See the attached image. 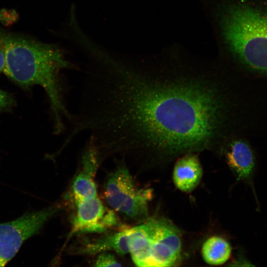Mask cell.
Here are the masks:
<instances>
[{
    "mask_svg": "<svg viewBox=\"0 0 267 267\" xmlns=\"http://www.w3.org/2000/svg\"><path fill=\"white\" fill-rule=\"evenodd\" d=\"M225 160L237 179L247 181L253 188L255 159L249 144L240 139L232 141L226 149Z\"/></svg>",
    "mask_w": 267,
    "mask_h": 267,
    "instance_id": "9",
    "label": "cell"
},
{
    "mask_svg": "<svg viewBox=\"0 0 267 267\" xmlns=\"http://www.w3.org/2000/svg\"><path fill=\"white\" fill-rule=\"evenodd\" d=\"M0 44L5 54V74L23 88L41 86L49 100L53 133L55 134L64 133L73 114L66 105L61 72L74 68V65L55 45L1 29Z\"/></svg>",
    "mask_w": 267,
    "mask_h": 267,
    "instance_id": "2",
    "label": "cell"
},
{
    "mask_svg": "<svg viewBox=\"0 0 267 267\" xmlns=\"http://www.w3.org/2000/svg\"><path fill=\"white\" fill-rule=\"evenodd\" d=\"M151 190L138 188L123 159L107 177L104 185L106 200L115 211L134 220L145 218Z\"/></svg>",
    "mask_w": 267,
    "mask_h": 267,
    "instance_id": "5",
    "label": "cell"
},
{
    "mask_svg": "<svg viewBox=\"0 0 267 267\" xmlns=\"http://www.w3.org/2000/svg\"><path fill=\"white\" fill-rule=\"evenodd\" d=\"M57 210L55 206L50 207L0 223V267L12 259L23 243L38 233Z\"/></svg>",
    "mask_w": 267,
    "mask_h": 267,
    "instance_id": "6",
    "label": "cell"
},
{
    "mask_svg": "<svg viewBox=\"0 0 267 267\" xmlns=\"http://www.w3.org/2000/svg\"><path fill=\"white\" fill-rule=\"evenodd\" d=\"M75 203L70 237L76 233L103 232L118 223L115 213L105 207L97 196Z\"/></svg>",
    "mask_w": 267,
    "mask_h": 267,
    "instance_id": "7",
    "label": "cell"
},
{
    "mask_svg": "<svg viewBox=\"0 0 267 267\" xmlns=\"http://www.w3.org/2000/svg\"><path fill=\"white\" fill-rule=\"evenodd\" d=\"M143 224V246L132 257L135 265L143 267H162L173 266L178 263L181 251L178 230L169 222L161 219H151Z\"/></svg>",
    "mask_w": 267,
    "mask_h": 267,
    "instance_id": "4",
    "label": "cell"
},
{
    "mask_svg": "<svg viewBox=\"0 0 267 267\" xmlns=\"http://www.w3.org/2000/svg\"><path fill=\"white\" fill-rule=\"evenodd\" d=\"M95 267H120L115 256L110 253L104 252L99 255L94 263Z\"/></svg>",
    "mask_w": 267,
    "mask_h": 267,
    "instance_id": "12",
    "label": "cell"
},
{
    "mask_svg": "<svg viewBox=\"0 0 267 267\" xmlns=\"http://www.w3.org/2000/svg\"><path fill=\"white\" fill-rule=\"evenodd\" d=\"M202 257L206 263L211 265H220L230 257L231 247L224 239L212 236L207 239L202 247Z\"/></svg>",
    "mask_w": 267,
    "mask_h": 267,
    "instance_id": "11",
    "label": "cell"
},
{
    "mask_svg": "<svg viewBox=\"0 0 267 267\" xmlns=\"http://www.w3.org/2000/svg\"><path fill=\"white\" fill-rule=\"evenodd\" d=\"M13 102L12 97L9 93L0 89V110L8 109Z\"/></svg>",
    "mask_w": 267,
    "mask_h": 267,
    "instance_id": "13",
    "label": "cell"
},
{
    "mask_svg": "<svg viewBox=\"0 0 267 267\" xmlns=\"http://www.w3.org/2000/svg\"><path fill=\"white\" fill-rule=\"evenodd\" d=\"M223 97L196 80L159 81L113 56L91 78L86 126L99 151L124 157L204 148L224 122Z\"/></svg>",
    "mask_w": 267,
    "mask_h": 267,
    "instance_id": "1",
    "label": "cell"
},
{
    "mask_svg": "<svg viewBox=\"0 0 267 267\" xmlns=\"http://www.w3.org/2000/svg\"><path fill=\"white\" fill-rule=\"evenodd\" d=\"M100 163L96 150L88 141L82 156L81 169L71 185V194L75 202L97 196L94 178Z\"/></svg>",
    "mask_w": 267,
    "mask_h": 267,
    "instance_id": "8",
    "label": "cell"
},
{
    "mask_svg": "<svg viewBox=\"0 0 267 267\" xmlns=\"http://www.w3.org/2000/svg\"><path fill=\"white\" fill-rule=\"evenodd\" d=\"M5 54L4 49L0 44V72L3 71L5 65Z\"/></svg>",
    "mask_w": 267,
    "mask_h": 267,
    "instance_id": "14",
    "label": "cell"
},
{
    "mask_svg": "<svg viewBox=\"0 0 267 267\" xmlns=\"http://www.w3.org/2000/svg\"><path fill=\"white\" fill-rule=\"evenodd\" d=\"M202 174V168L197 156L193 154H187L176 163L173 181L178 189L190 192L199 183Z\"/></svg>",
    "mask_w": 267,
    "mask_h": 267,
    "instance_id": "10",
    "label": "cell"
},
{
    "mask_svg": "<svg viewBox=\"0 0 267 267\" xmlns=\"http://www.w3.org/2000/svg\"><path fill=\"white\" fill-rule=\"evenodd\" d=\"M223 14V34L234 53L250 69L267 75V14L242 5Z\"/></svg>",
    "mask_w": 267,
    "mask_h": 267,
    "instance_id": "3",
    "label": "cell"
}]
</instances>
